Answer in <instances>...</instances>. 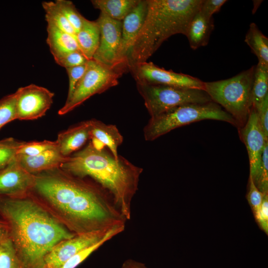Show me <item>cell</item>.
<instances>
[{"instance_id":"29","label":"cell","mask_w":268,"mask_h":268,"mask_svg":"<svg viewBox=\"0 0 268 268\" xmlns=\"http://www.w3.org/2000/svg\"><path fill=\"white\" fill-rule=\"evenodd\" d=\"M55 3L74 28L76 33L81 28L85 18L77 10L72 1L56 0Z\"/></svg>"},{"instance_id":"23","label":"cell","mask_w":268,"mask_h":268,"mask_svg":"<svg viewBox=\"0 0 268 268\" xmlns=\"http://www.w3.org/2000/svg\"><path fill=\"white\" fill-rule=\"evenodd\" d=\"M245 42L257 56L258 63L268 66V38L255 23H251L246 34Z\"/></svg>"},{"instance_id":"7","label":"cell","mask_w":268,"mask_h":268,"mask_svg":"<svg viewBox=\"0 0 268 268\" xmlns=\"http://www.w3.org/2000/svg\"><path fill=\"white\" fill-rule=\"evenodd\" d=\"M129 70L128 66H109L93 59L88 60L86 71L71 97L59 110V115L72 111L92 96L100 94L117 85L119 79Z\"/></svg>"},{"instance_id":"34","label":"cell","mask_w":268,"mask_h":268,"mask_svg":"<svg viewBox=\"0 0 268 268\" xmlns=\"http://www.w3.org/2000/svg\"><path fill=\"white\" fill-rule=\"evenodd\" d=\"M54 60L58 65L65 68L85 65L88 61L80 51L66 54Z\"/></svg>"},{"instance_id":"22","label":"cell","mask_w":268,"mask_h":268,"mask_svg":"<svg viewBox=\"0 0 268 268\" xmlns=\"http://www.w3.org/2000/svg\"><path fill=\"white\" fill-rule=\"evenodd\" d=\"M140 0H92L93 7L112 19L121 21L137 5Z\"/></svg>"},{"instance_id":"37","label":"cell","mask_w":268,"mask_h":268,"mask_svg":"<svg viewBox=\"0 0 268 268\" xmlns=\"http://www.w3.org/2000/svg\"><path fill=\"white\" fill-rule=\"evenodd\" d=\"M255 109L263 132L265 136L268 138V96Z\"/></svg>"},{"instance_id":"9","label":"cell","mask_w":268,"mask_h":268,"mask_svg":"<svg viewBox=\"0 0 268 268\" xmlns=\"http://www.w3.org/2000/svg\"><path fill=\"white\" fill-rule=\"evenodd\" d=\"M136 82L162 84L204 90V82L191 75L159 67L152 62H144L129 67Z\"/></svg>"},{"instance_id":"38","label":"cell","mask_w":268,"mask_h":268,"mask_svg":"<svg viewBox=\"0 0 268 268\" xmlns=\"http://www.w3.org/2000/svg\"><path fill=\"white\" fill-rule=\"evenodd\" d=\"M261 229L268 233V193L265 194L259 212L254 216Z\"/></svg>"},{"instance_id":"3","label":"cell","mask_w":268,"mask_h":268,"mask_svg":"<svg viewBox=\"0 0 268 268\" xmlns=\"http://www.w3.org/2000/svg\"><path fill=\"white\" fill-rule=\"evenodd\" d=\"M60 168L74 176L88 177L112 195L127 221L131 218L132 200L138 189L143 169L106 147L89 140L83 148L67 157Z\"/></svg>"},{"instance_id":"36","label":"cell","mask_w":268,"mask_h":268,"mask_svg":"<svg viewBox=\"0 0 268 268\" xmlns=\"http://www.w3.org/2000/svg\"><path fill=\"white\" fill-rule=\"evenodd\" d=\"M227 1L226 0H203L199 11L206 17L212 18L213 14L218 12Z\"/></svg>"},{"instance_id":"6","label":"cell","mask_w":268,"mask_h":268,"mask_svg":"<svg viewBox=\"0 0 268 268\" xmlns=\"http://www.w3.org/2000/svg\"><path fill=\"white\" fill-rule=\"evenodd\" d=\"M204 120L223 121L237 127L232 117L213 101L189 103L150 117L143 128L144 137L151 141L176 128Z\"/></svg>"},{"instance_id":"19","label":"cell","mask_w":268,"mask_h":268,"mask_svg":"<svg viewBox=\"0 0 268 268\" xmlns=\"http://www.w3.org/2000/svg\"><path fill=\"white\" fill-rule=\"evenodd\" d=\"M214 27L212 17H206L199 10L191 20L185 35L190 47L195 50L206 46Z\"/></svg>"},{"instance_id":"5","label":"cell","mask_w":268,"mask_h":268,"mask_svg":"<svg viewBox=\"0 0 268 268\" xmlns=\"http://www.w3.org/2000/svg\"><path fill=\"white\" fill-rule=\"evenodd\" d=\"M255 67L226 79L204 82V90L212 101L232 117L238 129L245 125L253 107Z\"/></svg>"},{"instance_id":"11","label":"cell","mask_w":268,"mask_h":268,"mask_svg":"<svg viewBox=\"0 0 268 268\" xmlns=\"http://www.w3.org/2000/svg\"><path fill=\"white\" fill-rule=\"evenodd\" d=\"M16 92L17 119L19 120H33L44 116L53 103L54 93L34 84L20 87Z\"/></svg>"},{"instance_id":"28","label":"cell","mask_w":268,"mask_h":268,"mask_svg":"<svg viewBox=\"0 0 268 268\" xmlns=\"http://www.w3.org/2000/svg\"><path fill=\"white\" fill-rule=\"evenodd\" d=\"M23 143V141L12 137L0 140V171L15 159L18 149Z\"/></svg>"},{"instance_id":"20","label":"cell","mask_w":268,"mask_h":268,"mask_svg":"<svg viewBox=\"0 0 268 268\" xmlns=\"http://www.w3.org/2000/svg\"><path fill=\"white\" fill-rule=\"evenodd\" d=\"M47 43L54 59L66 54L80 51L76 37L56 27L47 24Z\"/></svg>"},{"instance_id":"15","label":"cell","mask_w":268,"mask_h":268,"mask_svg":"<svg viewBox=\"0 0 268 268\" xmlns=\"http://www.w3.org/2000/svg\"><path fill=\"white\" fill-rule=\"evenodd\" d=\"M147 7V0H140L122 21L121 39L118 54L120 63L129 64L128 56L144 21Z\"/></svg>"},{"instance_id":"33","label":"cell","mask_w":268,"mask_h":268,"mask_svg":"<svg viewBox=\"0 0 268 268\" xmlns=\"http://www.w3.org/2000/svg\"><path fill=\"white\" fill-rule=\"evenodd\" d=\"M264 194L258 189L251 176L249 175L247 199L254 216L261 208Z\"/></svg>"},{"instance_id":"17","label":"cell","mask_w":268,"mask_h":268,"mask_svg":"<svg viewBox=\"0 0 268 268\" xmlns=\"http://www.w3.org/2000/svg\"><path fill=\"white\" fill-rule=\"evenodd\" d=\"M90 126V140L107 148L113 155L118 158V147L123 142V136L115 125L106 124L92 119L89 120Z\"/></svg>"},{"instance_id":"13","label":"cell","mask_w":268,"mask_h":268,"mask_svg":"<svg viewBox=\"0 0 268 268\" xmlns=\"http://www.w3.org/2000/svg\"><path fill=\"white\" fill-rule=\"evenodd\" d=\"M238 130L239 137L247 150L250 164V175L254 180L260 169L264 146L268 142V138L265 136L263 132L254 107H252L245 125Z\"/></svg>"},{"instance_id":"4","label":"cell","mask_w":268,"mask_h":268,"mask_svg":"<svg viewBox=\"0 0 268 268\" xmlns=\"http://www.w3.org/2000/svg\"><path fill=\"white\" fill-rule=\"evenodd\" d=\"M203 0H147V12L128 56L129 67L146 62L164 41L186 35Z\"/></svg>"},{"instance_id":"16","label":"cell","mask_w":268,"mask_h":268,"mask_svg":"<svg viewBox=\"0 0 268 268\" xmlns=\"http://www.w3.org/2000/svg\"><path fill=\"white\" fill-rule=\"evenodd\" d=\"M90 136L89 120L82 122L59 134L57 148L63 156L68 157L80 150Z\"/></svg>"},{"instance_id":"30","label":"cell","mask_w":268,"mask_h":268,"mask_svg":"<svg viewBox=\"0 0 268 268\" xmlns=\"http://www.w3.org/2000/svg\"><path fill=\"white\" fill-rule=\"evenodd\" d=\"M16 92L0 99V129L7 123L17 119Z\"/></svg>"},{"instance_id":"18","label":"cell","mask_w":268,"mask_h":268,"mask_svg":"<svg viewBox=\"0 0 268 268\" xmlns=\"http://www.w3.org/2000/svg\"><path fill=\"white\" fill-rule=\"evenodd\" d=\"M67 157L61 154L58 148L34 156L17 154L16 156L21 166L32 174L59 168Z\"/></svg>"},{"instance_id":"2","label":"cell","mask_w":268,"mask_h":268,"mask_svg":"<svg viewBox=\"0 0 268 268\" xmlns=\"http://www.w3.org/2000/svg\"><path fill=\"white\" fill-rule=\"evenodd\" d=\"M0 217L6 224L23 268H42L44 257L54 245L75 235L31 192L0 195Z\"/></svg>"},{"instance_id":"40","label":"cell","mask_w":268,"mask_h":268,"mask_svg":"<svg viewBox=\"0 0 268 268\" xmlns=\"http://www.w3.org/2000/svg\"><path fill=\"white\" fill-rule=\"evenodd\" d=\"M8 236V229L6 224L0 219V243Z\"/></svg>"},{"instance_id":"39","label":"cell","mask_w":268,"mask_h":268,"mask_svg":"<svg viewBox=\"0 0 268 268\" xmlns=\"http://www.w3.org/2000/svg\"><path fill=\"white\" fill-rule=\"evenodd\" d=\"M121 268H147L145 265L139 261L132 259L125 261L122 264Z\"/></svg>"},{"instance_id":"35","label":"cell","mask_w":268,"mask_h":268,"mask_svg":"<svg viewBox=\"0 0 268 268\" xmlns=\"http://www.w3.org/2000/svg\"><path fill=\"white\" fill-rule=\"evenodd\" d=\"M86 64L66 68L68 77V89L66 100L71 97L77 84L83 76L86 69Z\"/></svg>"},{"instance_id":"1","label":"cell","mask_w":268,"mask_h":268,"mask_svg":"<svg viewBox=\"0 0 268 268\" xmlns=\"http://www.w3.org/2000/svg\"><path fill=\"white\" fill-rule=\"evenodd\" d=\"M34 175L31 193L74 234L126 224L112 195L90 178L74 176L60 167Z\"/></svg>"},{"instance_id":"32","label":"cell","mask_w":268,"mask_h":268,"mask_svg":"<svg viewBox=\"0 0 268 268\" xmlns=\"http://www.w3.org/2000/svg\"><path fill=\"white\" fill-rule=\"evenodd\" d=\"M253 181L262 193H268V142L266 143L264 148L259 172Z\"/></svg>"},{"instance_id":"26","label":"cell","mask_w":268,"mask_h":268,"mask_svg":"<svg viewBox=\"0 0 268 268\" xmlns=\"http://www.w3.org/2000/svg\"><path fill=\"white\" fill-rule=\"evenodd\" d=\"M125 229V225L117 226L103 239L78 252L66 261L59 268H76L92 253L96 251L108 241L123 232Z\"/></svg>"},{"instance_id":"27","label":"cell","mask_w":268,"mask_h":268,"mask_svg":"<svg viewBox=\"0 0 268 268\" xmlns=\"http://www.w3.org/2000/svg\"><path fill=\"white\" fill-rule=\"evenodd\" d=\"M0 268H23L21 260L8 236L0 243Z\"/></svg>"},{"instance_id":"31","label":"cell","mask_w":268,"mask_h":268,"mask_svg":"<svg viewBox=\"0 0 268 268\" xmlns=\"http://www.w3.org/2000/svg\"><path fill=\"white\" fill-rule=\"evenodd\" d=\"M57 148L56 141L45 140L41 141L24 142L18 149L17 154L34 156L47 150Z\"/></svg>"},{"instance_id":"8","label":"cell","mask_w":268,"mask_h":268,"mask_svg":"<svg viewBox=\"0 0 268 268\" xmlns=\"http://www.w3.org/2000/svg\"><path fill=\"white\" fill-rule=\"evenodd\" d=\"M136 83L137 90L144 100L150 117L180 105L212 101L202 89Z\"/></svg>"},{"instance_id":"24","label":"cell","mask_w":268,"mask_h":268,"mask_svg":"<svg viewBox=\"0 0 268 268\" xmlns=\"http://www.w3.org/2000/svg\"><path fill=\"white\" fill-rule=\"evenodd\" d=\"M253 107L256 108L268 96V66L258 62L252 88Z\"/></svg>"},{"instance_id":"25","label":"cell","mask_w":268,"mask_h":268,"mask_svg":"<svg viewBox=\"0 0 268 268\" xmlns=\"http://www.w3.org/2000/svg\"><path fill=\"white\" fill-rule=\"evenodd\" d=\"M42 7L45 12L47 24H51L59 29L76 37V32L55 1H43Z\"/></svg>"},{"instance_id":"12","label":"cell","mask_w":268,"mask_h":268,"mask_svg":"<svg viewBox=\"0 0 268 268\" xmlns=\"http://www.w3.org/2000/svg\"><path fill=\"white\" fill-rule=\"evenodd\" d=\"M96 21L100 28V40L92 59L109 66L129 67L128 64L120 63L118 60L122 21L112 19L102 12Z\"/></svg>"},{"instance_id":"14","label":"cell","mask_w":268,"mask_h":268,"mask_svg":"<svg viewBox=\"0 0 268 268\" xmlns=\"http://www.w3.org/2000/svg\"><path fill=\"white\" fill-rule=\"evenodd\" d=\"M35 179V175L24 169L15 157L0 171V195L17 196L27 194L32 189Z\"/></svg>"},{"instance_id":"10","label":"cell","mask_w":268,"mask_h":268,"mask_svg":"<svg viewBox=\"0 0 268 268\" xmlns=\"http://www.w3.org/2000/svg\"><path fill=\"white\" fill-rule=\"evenodd\" d=\"M117 226L110 229L75 235L70 238L61 241L45 255L42 268H60L78 252L103 239Z\"/></svg>"},{"instance_id":"21","label":"cell","mask_w":268,"mask_h":268,"mask_svg":"<svg viewBox=\"0 0 268 268\" xmlns=\"http://www.w3.org/2000/svg\"><path fill=\"white\" fill-rule=\"evenodd\" d=\"M100 28L97 21L84 18L82 25L76 34L79 49L88 60H92L99 46Z\"/></svg>"}]
</instances>
